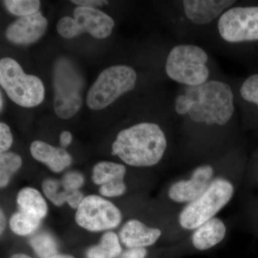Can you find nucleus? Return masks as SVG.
<instances>
[{
  "label": "nucleus",
  "mask_w": 258,
  "mask_h": 258,
  "mask_svg": "<svg viewBox=\"0 0 258 258\" xmlns=\"http://www.w3.org/2000/svg\"><path fill=\"white\" fill-rule=\"evenodd\" d=\"M0 85L8 96L18 106L33 108L45 99V87L38 77L24 72L14 59L0 60Z\"/></svg>",
  "instance_id": "6e6552de"
},
{
  "label": "nucleus",
  "mask_w": 258,
  "mask_h": 258,
  "mask_svg": "<svg viewBox=\"0 0 258 258\" xmlns=\"http://www.w3.org/2000/svg\"><path fill=\"white\" fill-rule=\"evenodd\" d=\"M0 234H1V236L3 235L4 233L5 228H6V217H5V215L4 212H3V209H1V211H0Z\"/></svg>",
  "instance_id": "473e14b6"
},
{
  "label": "nucleus",
  "mask_w": 258,
  "mask_h": 258,
  "mask_svg": "<svg viewBox=\"0 0 258 258\" xmlns=\"http://www.w3.org/2000/svg\"><path fill=\"white\" fill-rule=\"evenodd\" d=\"M227 232L225 222L215 217L192 231L191 244L198 250H208L220 244L225 238Z\"/></svg>",
  "instance_id": "dca6fc26"
},
{
  "label": "nucleus",
  "mask_w": 258,
  "mask_h": 258,
  "mask_svg": "<svg viewBox=\"0 0 258 258\" xmlns=\"http://www.w3.org/2000/svg\"><path fill=\"white\" fill-rule=\"evenodd\" d=\"M76 223L89 232L116 228L121 223V212L114 204L96 195L85 197L76 212Z\"/></svg>",
  "instance_id": "9b49d317"
},
{
  "label": "nucleus",
  "mask_w": 258,
  "mask_h": 258,
  "mask_svg": "<svg viewBox=\"0 0 258 258\" xmlns=\"http://www.w3.org/2000/svg\"><path fill=\"white\" fill-rule=\"evenodd\" d=\"M166 77L180 86L195 87L219 78L211 56L204 47L193 43L175 44L164 60Z\"/></svg>",
  "instance_id": "7ed1b4c3"
},
{
  "label": "nucleus",
  "mask_w": 258,
  "mask_h": 258,
  "mask_svg": "<svg viewBox=\"0 0 258 258\" xmlns=\"http://www.w3.org/2000/svg\"><path fill=\"white\" fill-rule=\"evenodd\" d=\"M30 244L40 258H52L57 254L55 238L46 232H39L30 239Z\"/></svg>",
  "instance_id": "5701e85b"
},
{
  "label": "nucleus",
  "mask_w": 258,
  "mask_h": 258,
  "mask_svg": "<svg viewBox=\"0 0 258 258\" xmlns=\"http://www.w3.org/2000/svg\"><path fill=\"white\" fill-rule=\"evenodd\" d=\"M3 104H4V98H3V93H0V110L3 111Z\"/></svg>",
  "instance_id": "c9c22d12"
},
{
  "label": "nucleus",
  "mask_w": 258,
  "mask_h": 258,
  "mask_svg": "<svg viewBox=\"0 0 258 258\" xmlns=\"http://www.w3.org/2000/svg\"><path fill=\"white\" fill-rule=\"evenodd\" d=\"M147 254L146 248H130L125 250L120 258H145Z\"/></svg>",
  "instance_id": "7c9ffc66"
},
{
  "label": "nucleus",
  "mask_w": 258,
  "mask_h": 258,
  "mask_svg": "<svg viewBox=\"0 0 258 258\" xmlns=\"http://www.w3.org/2000/svg\"><path fill=\"white\" fill-rule=\"evenodd\" d=\"M23 159L14 152L0 154V187H6L13 175L21 168Z\"/></svg>",
  "instance_id": "412c9836"
},
{
  "label": "nucleus",
  "mask_w": 258,
  "mask_h": 258,
  "mask_svg": "<svg viewBox=\"0 0 258 258\" xmlns=\"http://www.w3.org/2000/svg\"><path fill=\"white\" fill-rule=\"evenodd\" d=\"M20 211L27 212L42 220L47 216L48 207L45 198L38 190L32 187L23 188L17 196Z\"/></svg>",
  "instance_id": "f3484780"
},
{
  "label": "nucleus",
  "mask_w": 258,
  "mask_h": 258,
  "mask_svg": "<svg viewBox=\"0 0 258 258\" xmlns=\"http://www.w3.org/2000/svg\"><path fill=\"white\" fill-rule=\"evenodd\" d=\"M235 0H181L175 1L172 22L175 34L189 38L199 32H210L226 10L237 4Z\"/></svg>",
  "instance_id": "39448f33"
},
{
  "label": "nucleus",
  "mask_w": 258,
  "mask_h": 258,
  "mask_svg": "<svg viewBox=\"0 0 258 258\" xmlns=\"http://www.w3.org/2000/svg\"><path fill=\"white\" fill-rule=\"evenodd\" d=\"M98 191L101 196L105 198H117L124 195L126 191V185L124 180H119L100 186Z\"/></svg>",
  "instance_id": "bb28decb"
},
{
  "label": "nucleus",
  "mask_w": 258,
  "mask_h": 258,
  "mask_svg": "<svg viewBox=\"0 0 258 258\" xmlns=\"http://www.w3.org/2000/svg\"><path fill=\"white\" fill-rule=\"evenodd\" d=\"M137 71L126 64L111 66L102 71L90 88L86 98L88 108L98 111L106 108L119 97L135 89Z\"/></svg>",
  "instance_id": "0eeeda50"
},
{
  "label": "nucleus",
  "mask_w": 258,
  "mask_h": 258,
  "mask_svg": "<svg viewBox=\"0 0 258 258\" xmlns=\"http://www.w3.org/2000/svg\"><path fill=\"white\" fill-rule=\"evenodd\" d=\"M48 21L40 12L19 18L7 28L5 36L15 45H27L37 42L46 32Z\"/></svg>",
  "instance_id": "ddd939ff"
},
{
  "label": "nucleus",
  "mask_w": 258,
  "mask_h": 258,
  "mask_svg": "<svg viewBox=\"0 0 258 258\" xmlns=\"http://www.w3.org/2000/svg\"><path fill=\"white\" fill-rule=\"evenodd\" d=\"M62 187L69 192L80 190L85 183L84 176L79 171H69L60 179Z\"/></svg>",
  "instance_id": "a878e982"
},
{
  "label": "nucleus",
  "mask_w": 258,
  "mask_h": 258,
  "mask_svg": "<svg viewBox=\"0 0 258 258\" xmlns=\"http://www.w3.org/2000/svg\"><path fill=\"white\" fill-rule=\"evenodd\" d=\"M73 142V135L69 131H63L60 135V144L61 148L66 149Z\"/></svg>",
  "instance_id": "2f4dec72"
},
{
  "label": "nucleus",
  "mask_w": 258,
  "mask_h": 258,
  "mask_svg": "<svg viewBox=\"0 0 258 258\" xmlns=\"http://www.w3.org/2000/svg\"><path fill=\"white\" fill-rule=\"evenodd\" d=\"M30 154L35 160L46 165L54 173H60L69 167L73 158L67 151L42 141H34L30 147Z\"/></svg>",
  "instance_id": "2eb2a0df"
},
{
  "label": "nucleus",
  "mask_w": 258,
  "mask_h": 258,
  "mask_svg": "<svg viewBox=\"0 0 258 258\" xmlns=\"http://www.w3.org/2000/svg\"><path fill=\"white\" fill-rule=\"evenodd\" d=\"M10 258H32L30 257V256L28 255V254H23V253H18L15 254L14 255L12 256Z\"/></svg>",
  "instance_id": "72a5a7b5"
},
{
  "label": "nucleus",
  "mask_w": 258,
  "mask_h": 258,
  "mask_svg": "<svg viewBox=\"0 0 258 258\" xmlns=\"http://www.w3.org/2000/svg\"><path fill=\"white\" fill-rule=\"evenodd\" d=\"M3 3L9 13L20 18L38 13L41 5L39 0H5Z\"/></svg>",
  "instance_id": "393cba45"
},
{
  "label": "nucleus",
  "mask_w": 258,
  "mask_h": 258,
  "mask_svg": "<svg viewBox=\"0 0 258 258\" xmlns=\"http://www.w3.org/2000/svg\"><path fill=\"white\" fill-rule=\"evenodd\" d=\"M234 183L225 176H216L208 189L185 205L178 215V223L183 230L193 231L216 217L233 198Z\"/></svg>",
  "instance_id": "423d86ee"
},
{
  "label": "nucleus",
  "mask_w": 258,
  "mask_h": 258,
  "mask_svg": "<svg viewBox=\"0 0 258 258\" xmlns=\"http://www.w3.org/2000/svg\"><path fill=\"white\" fill-rule=\"evenodd\" d=\"M52 258H74L73 256L69 255V254H56L55 256L52 257Z\"/></svg>",
  "instance_id": "f704fd0d"
},
{
  "label": "nucleus",
  "mask_w": 258,
  "mask_h": 258,
  "mask_svg": "<svg viewBox=\"0 0 258 258\" xmlns=\"http://www.w3.org/2000/svg\"><path fill=\"white\" fill-rule=\"evenodd\" d=\"M216 169L212 164H203L195 167L189 177L174 181L168 189V198L172 203L185 205L195 201L216 178Z\"/></svg>",
  "instance_id": "f8f14e48"
},
{
  "label": "nucleus",
  "mask_w": 258,
  "mask_h": 258,
  "mask_svg": "<svg viewBox=\"0 0 258 258\" xmlns=\"http://www.w3.org/2000/svg\"><path fill=\"white\" fill-rule=\"evenodd\" d=\"M74 18L63 17L57 22V31L66 39H72L81 34H90L96 39H105L111 35L115 23L106 13L96 8L77 7Z\"/></svg>",
  "instance_id": "9d476101"
},
{
  "label": "nucleus",
  "mask_w": 258,
  "mask_h": 258,
  "mask_svg": "<svg viewBox=\"0 0 258 258\" xmlns=\"http://www.w3.org/2000/svg\"><path fill=\"white\" fill-rule=\"evenodd\" d=\"M233 89L235 103L243 102L245 104L253 105L258 108V74L249 76L240 84L237 89L234 86Z\"/></svg>",
  "instance_id": "4be33fe9"
},
{
  "label": "nucleus",
  "mask_w": 258,
  "mask_h": 258,
  "mask_svg": "<svg viewBox=\"0 0 258 258\" xmlns=\"http://www.w3.org/2000/svg\"><path fill=\"white\" fill-rule=\"evenodd\" d=\"M126 168L123 164L101 161L93 167L92 180L95 184L102 186L113 181L124 180Z\"/></svg>",
  "instance_id": "a211bd4d"
},
{
  "label": "nucleus",
  "mask_w": 258,
  "mask_h": 258,
  "mask_svg": "<svg viewBox=\"0 0 258 258\" xmlns=\"http://www.w3.org/2000/svg\"><path fill=\"white\" fill-rule=\"evenodd\" d=\"M237 106L232 83L224 78L195 87L180 86L171 112L188 139L227 133L235 126Z\"/></svg>",
  "instance_id": "f257e3e1"
},
{
  "label": "nucleus",
  "mask_w": 258,
  "mask_h": 258,
  "mask_svg": "<svg viewBox=\"0 0 258 258\" xmlns=\"http://www.w3.org/2000/svg\"><path fill=\"white\" fill-rule=\"evenodd\" d=\"M169 146V137L159 123L141 121L118 132L111 154L132 167L149 168L163 160Z\"/></svg>",
  "instance_id": "f03ea898"
},
{
  "label": "nucleus",
  "mask_w": 258,
  "mask_h": 258,
  "mask_svg": "<svg viewBox=\"0 0 258 258\" xmlns=\"http://www.w3.org/2000/svg\"><path fill=\"white\" fill-rule=\"evenodd\" d=\"M161 235L160 229L149 227L137 219L125 222L119 234L120 241L128 249L146 248L155 244Z\"/></svg>",
  "instance_id": "4468645a"
},
{
  "label": "nucleus",
  "mask_w": 258,
  "mask_h": 258,
  "mask_svg": "<svg viewBox=\"0 0 258 258\" xmlns=\"http://www.w3.org/2000/svg\"><path fill=\"white\" fill-rule=\"evenodd\" d=\"M122 252L119 238L115 232L108 231L102 236L99 243L91 247L88 258H116Z\"/></svg>",
  "instance_id": "6ab92c4d"
},
{
  "label": "nucleus",
  "mask_w": 258,
  "mask_h": 258,
  "mask_svg": "<svg viewBox=\"0 0 258 258\" xmlns=\"http://www.w3.org/2000/svg\"><path fill=\"white\" fill-rule=\"evenodd\" d=\"M222 48L232 52L244 44L258 41V6L235 4L224 12L210 29Z\"/></svg>",
  "instance_id": "20e7f679"
},
{
  "label": "nucleus",
  "mask_w": 258,
  "mask_h": 258,
  "mask_svg": "<svg viewBox=\"0 0 258 258\" xmlns=\"http://www.w3.org/2000/svg\"><path fill=\"white\" fill-rule=\"evenodd\" d=\"M71 3L78 5V7H84V8H95L96 7L107 5L108 1H102V0H72Z\"/></svg>",
  "instance_id": "c756f323"
},
{
  "label": "nucleus",
  "mask_w": 258,
  "mask_h": 258,
  "mask_svg": "<svg viewBox=\"0 0 258 258\" xmlns=\"http://www.w3.org/2000/svg\"><path fill=\"white\" fill-rule=\"evenodd\" d=\"M42 189L45 198L57 207L67 203L70 193L62 187L60 180L47 178L42 182Z\"/></svg>",
  "instance_id": "b1692460"
},
{
  "label": "nucleus",
  "mask_w": 258,
  "mask_h": 258,
  "mask_svg": "<svg viewBox=\"0 0 258 258\" xmlns=\"http://www.w3.org/2000/svg\"><path fill=\"white\" fill-rule=\"evenodd\" d=\"M41 221L40 219L20 210L10 217L9 225L15 235L28 236L33 234L39 228Z\"/></svg>",
  "instance_id": "aec40b11"
},
{
  "label": "nucleus",
  "mask_w": 258,
  "mask_h": 258,
  "mask_svg": "<svg viewBox=\"0 0 258 258\" xmlns=\"http://www.w3.org/2000/svg\"><path fill=\"white\" fill-rule=\"evenodd\" d=\"M83 79L68 60L56 62L53 73L55 113L62 119H69L81 109Z\"/></svg>",
  "instance_id": "1a4fd4ad"
},
{
  "label": "nucleus",
  "mask_w": 258,
  "mask_h": 258,
  "mask_svg": "<svg viewBox=\"0 0 258 258\" xmlns=\"http://www.w3.org/2000/svg\"><path fill=\"white\" fill-rule=\"evenodd\" d=\"M13 143V137L10 127L5 123H0V152H8Z\"/></svg>",
  "instance_id": "cd10ccee"
},
{
  "label": "nucleus",
  "mask_w": 258,
  "mask_h": 258,
  "mask_svg": "<svg viewBox=\"0 0 258 258\" xmlns=\"http://www.w3.org/2000/svg\"><path fill=\"white\" fill-rule=\"evenodd\" d=\"M84 198L82 191L80 190L72 191L70 193L69 198H68L67 204L69 205L70 208L77 210Z\"/></svg>",
  "instance_id": "c85d7f7f"
}]
</instances>
